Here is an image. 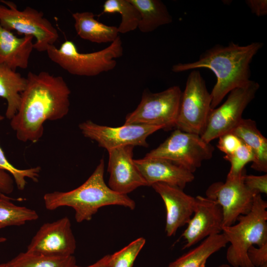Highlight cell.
Segmentation results:
<instances>
[{
	"instance_id": "cell-1",
	"label": "cell",
	"mask_w": 267,
	"mask_h": 267,
	"mask_svg": "<svg viewBox=\"0 0 267 267\" xmlns=\"http://www.w3.org/2000/svg\"><path fill=\"white\" fill-rule=\"evenodd\" d=\"M26 79L19 108L10 124L19 140L35 143L43 136L45 121L68 114L71 90L62 77L46 71L29 72Z\"/></svg>"
},
{
	"instance_id": "cell-2",
	"label": "cell",
	"mask_w": 267,
	"mask_h": 267,
	"mask_svg": "<svg viewBox=\"0 0 267 267\" xmlns=\"http://www.w3.org/2000/svg\"><path fill=\"white\" fill-rule=\"evenodd\" d=\"M263 45L260 42L245 45L232 42L226 45L218 44L206 50L197 60L175 64L172 70L178 73L207 68L213 71L217 78L210 93L211 107L214 109L232 90L244 86L250 80V64Z\"/></svg>"
},
{
	"instance_id": "cell-3",
	"label": "cell",
	"mask_w": 267,
	"mask_h": 267,
	"mask_svg": "<svg viewBox=\"0 0 267 267\" xmlns=\"http://www.w3.org/2000/svg\"><path fill=\"white\" fill-rule=\"evenodd\" d=\"M104 173V162L101 159L92 174L77 188L68 191L45 193L43 197L45 207L50 211L62 207H71L75 211L78 222L91 220L104 206L119 205L134 210V200L128 195L112 190L105 182Z\"/></svg>"
},
{
	"instance_id": "cell-4",
	"label": "cell",
	"mask_w": 267,
	"mask_h": 267,
	"mask_svg": "<svg viewBox=\"0 0 267 267\" xmlns=\"http://www.w3.org/2000/svg\"><path fill=\"white\" fill-rule=\"evenodd\" d=\"M267 203L261 194L255 195L251 210L239 216L237 223L223 226L222 233L230 243L226 258L234 267H255L247 255L253 245L267 243Z\"/></svg>"
},
{
	"instance_id": "cell-5",
	"label": "cell",
	"mask_w": 267,
	"mask_h": 267,
	"mask_svg": "<svg viewBox=\"0 0 267 267\" xmlns=\"http://www.w3.org/2000/svg\"><path fill=\"white\" fill-rule=\"evenodd\" d=\"M48 58L69 73L77 76L92 77L113 70L116 59L123 53L120 36L107 47L89 53L80 52L75 44L65 41L59 48L49 45L46 50Z\"/></svg>"
},
{
	"instance_id": "cell-6",
	"label": "cell",
	"mask_w": 267,
	"mask_h": 267,
	"mask_svg": "<svg viewBox=\"0 0 267 267\" xmlns=\"http://www.w3.org/2000/svg\"><path fill=\"white\" fill-rule=\"evenodd\" d=\"M1 1L4 4H0V25L2 27L35 38L34 49L38 51H46L49 45H54L59 38L58 31L42 12L29 6L21 10L12 1Z\"/></svg>"
},
{
	"instance_id": "cell-7",
	"label": "cell",
	"mask_w": 267,
	"mask_h": 267,
	"mask_svg": "<svg viewBox=\"0 0 267 267\" xmlns=\"http://www.w3.org/2000/svg\"><path fill=\"white\" fill-rule=\"evenodd\" d=\"M214 151L213 146L200 135L177 129L145 157L165 159L194 173L204 161L212 157Z\"/></svg>"
},
{
	"instance_id": "cell-8",
	"label": "cell",
	"mask_w": 267,
	"mask_h": 267,
	"mask_svg": "<svg viewBox=\"0 0 267 267\" xmlns=\"http://www.w3.org/2000/svg\"><path fill=\"white\" fill-rule=\"evenodd\" d=\"M181 93L178 86L155 93L145 90L137 107L126 116L124 124L160 126L165 130L176 127Z\"/></svg>"
},
{
	"instance_id": "cell-9",
	"label": "cell",
	"mask_w": 267,
	"mask_h": 267,
	"mask_svg": "<svg viewBox=\"0 0 267 267\" xmlns=\"http://www.w3.org/2000/svg\"><path fill=\"white\" fill-rule=\"evenodd\" d=\"M211 101V94L200 72L192 70L181 93L176 124L177 129L201 135L212 109Z\"/></svg>"
},
{
	"instance_id": "cell-10",
	"label": "cell",
	"mask_w": 267,
	"mask_h": 267,
	"mask_svg": "<svg viewBox=\"0 0 267 267\" xmlns=\"http://www.w3.org/2000/svg\"><path fill=\"white\" fill-rule=\"evenodd\" d=\"M259 88L258 82L250 80L244 86L232 90L223 104L211 110L201 137L210 143L231 133L243 119V111L255 98Z\"/></svg>"
},
{
	"instance_id": "cell-11",
	"label": "cell",
	"mask_w": 267,
	"mask_h": 267,
	"mask_svg": "<svg viewBox=\"0 0 267 267\" xmlns=\"http://www.w3.org/2000/svg\"><path fill=\"white\" fill-rule=\"evenodd\" d=\"M245 173L244 169L238 175L227 176L224 182H215L206 191V197L216 201L222 209L223 226L234 224L239 216L247 214L252 208L256 194L244 184Z\"/></svg>"
},
{
	"instance_id": "cell-12",
	"label": "cell",
	"mask_w": 267,
	"mask_h": 267,
	"mask_svg": "<svg viewBox=\"0 0 267 267\" xmlns=\"http://www.w3.org/2000/svg\"><path fill=\"white\" fill-rule=\"evenodd\" d=\"M83 135L96 142L108 151L122 146H148L147 137L162 127L140 124H124L112 127L97 124L87 120L79 124Z\"/></svg>"
},
{
	"instance_id": "cell-13",
	"label": "cell",
	"mask_w": 267,
	"mask_h": 267,
	"mask_svg": "<svg viewBox=\"0 0 267 267\" xmlns=\"http://www.w3.org/2000/svg\"><path fill=\"white\" fill-rule=\"evenodd\" d=\"M76 241L70 220L64 217L44 223L33 236L27 248L31 254L49 257L73 256Z\"/></svg>"
},
{
	"instance_id": "cell-14",
	"label": "cell",
	"mask_w": 267,
	"mask_h": 267,
	"mask_svg": "<svg viewBox=\"0 0 267 267\" xmlns=\"http://www.w3.org/2000/svg\"><path fill=\"white\" fill-rule=\"evenodd\" d=\"M195 199L194 216L181 235L185 240L182 249L188 248L208 236L222 232L223 213L221 206L207 197L198 195Z\"/></svg>"
},
{
	"instance_id": "cell-15",
	"label": "cell",
	"mask_w": 267,
	"mask_h": 267,
	"mask_svg": "<svg viewBox=\"0 0 267 267\" xmlns=\"http://www.w3.org/2000/svg\"><path fill=\"white\" fill-rule=\"evenodd\" d=\"M134 146L128 145L108 151V186L118 193L128 195L137 188L147 186L133 159Z\"/></svg>"
},
{
	"instance_id": "cell-16",
	"label": "cell",
	"mask_w": 267,
	"mask_h": 267,
	"mask_svg": "<svg viewBox=\"0 0 267 267\" xmlns=\"http://www.w3.org/2000/svg\"><path fill=\"white\" fill-rule=\"evenodd\" d=\"M151 187L161 196L166 207V233L169 237L175 235L191 219L195 197L187 194L183 189L164 183H156Z\"/></svg>"
},
{
	"instance_id": "cell-17",
	"label": "cell",
	"mask_w": 267,
	"mask_h": 267,
	"mask_svg": "<svg viewBox=\"0 0 267 267\" xmlns=\"http://www.w3.org/2000/svg\"><path fill=\"white\" fill-rule=\"evenodd\" d=\"M134 162L147 186L164 183L183 189L194 179L193 173L165 159L144 157Z\"/></svg>"
},
{
	"instance_id": "cell-18",
	"label": "cell",
	"mask_w": 267,
	"mask_h": 267,
	"mask_svg": "<svg viewBox=\"0 0 267 267\" xmlns=\"http://www.w3.org/2000/svg\"><path fill=\"white\" fill-rule=\"evenodd\" d=\"M33 37H18L0 25V64L16 71L26 69L32 50Z\"/></svg>"
},
{
	"instance_id": "cell-19",
	"label": "cell",
	"mask_w": 267,
	"mask_h": 267,
	"mask_svg": "<svg viewBox=\"0 0 267 267\" xmlns=\"http://www.w3.org/2000/svg\"><path fill=\"white\" fill-rule=\"evenodd\" d=\"M249 146L254 155L251 168L257 171L267 172V139L258 130L256 122L242 119L231 132Z\"/></svg>"
},
{
	"instance_id": "cell-20",
	"label": "cell",
	"mask_w": 267,
	"mask_h": 267,
	"mask_svg": "<svg viewBox=\"0 0 267 267\" xmlns=\"http://www.w3.org/2000/svg\"><path fill=\"white\" fill-rule=\"evenodd\" d=\"M72 17L76 32L84 40L98 44L111 43L119 36L117 27L100 22L92 12H75Z\"/></svg>"
},
{
	"instance_id": "cell-21",
	"label": "cell",
	"mask_w": 267,
	"mask_h": 267,
	"mask_svg": "<svg viewBox=\"0 0 267 267\" xmlns=\"http://www.w3.org/2000/svg\"><path fill=\"white\" fill-rule=\"evenodd\" d=\"M27 84V79L6 66L0 64V97L7 101L6 117L11 120L18 111L21 94Z\"/></svg>"
},
{
	"instance_id": "cell-22",
	"label": "cell",
	"mask_w": 267,
	"mask_h": 267,
	"mask_svg": "<svg viewBox=\"0 0 267 267\" xmlns=\"http://www.w3.org/2000/svg\"><path fill=\"white\" fill-rule=\"evenodd\" d=\"M227 243L222 233L208 236L197 246L170 263L167 267H205L208 258Z\"/></svg>"
},
{
	"instance_id": "cell-23",
	"label": "cell",
	"mask_w": 267,
	"mask_h": 267,
	"mask_svg": "<svg viewBox=\"0 0 267 267\" xmlns=\"http://www.w3.org/2000/svg\"><path fill=\"white\" fill-rule=\"evenodd\" d=\"M138 10L140 19L138 26L142 33L152 32L169 24L173 18L165 4L160 0H130Z\"/></svg>"
},
{
	"instance_id": "cell-24",
	"label": "cell",
	"mask_w": 267,
	"mask_h": 267,
	"mask_svg": "<svg viewBox=\"0 0 267 267\" xmlns=\"http://www.w3.org/2000/svg\"><path fill=\"white\" fill-rule=\"evenodd\" d=\"M39 218L32 209L18 206L5 194L0 193V229L10 226H20Z\"/></svg>"
},
{
	"instance_id": "cell-25",
	"label": "cell",
	"mask_w": 267,
	"mask_h": 267,
	"mask_svg": "<svg viewBox=\"0 0 267 267\" xmlns=\"http://www.w3.org/2000/svg\"><path fill=\"white\" fill-rule=\"evenodd\" d=\"M8 267H77L75 257H49L21 252L6 263Z\"/></svg>"
},
{
	"instance_id": "cell-26",
	"label": "cell",
	"mask_w": 267,
	"mask_h": 267,
	"mask_svg": "<svg viewBox=\"0 0 267 267\" xmlns=\"http://www.w3.org/2000/svg\"><path fill=\"white\" fill-rule=\"evenodd\" d=\"M119 13L121 21L118 28L119 33L125 34L138 28L140 14L130 0H106L103 5V13Z\"/></svg>"
},
{
	"instance_id": "cell-27",
	"label": "cell",
	"mask_w": 267,
	"mask_h": 267,
	"mask_svg": "<svg viewBox=\"0 0 267 267\" xmlns=\"http://www.w3.org/2000/svg\"><path fill=\"white\" fill-rule=\"evenodd\" d=\"M2 120L0 119V121ZM41 170L40 167L27 169L15 168L7 160L0 146V170L6 171L12 176L18 189H24L27 184L26 178H30L34 182H38Z\"/></svg>"
},
{
	"instance_id": "cell-28",
	"label": "cell",
	"mask_w": 267,
	"mask_h": 267,
	"mask_svg": "<svg viewBox=\"0 0 267 267\" xmlns=\"http://www.w3.org/2000/svg\"><path fill=\"white\" fill-rule=\"evenodd\" d=\"M145 243V239L143 237H139L118 251L111 254V267H133Z\"/></svg>"
},
{
	"instance_id": "cell-29",
	"label": "cell",
	"mask_w": 267,
	"mask_h": 267,
	"mask_svg": "<svg viewBox=\"0 0 267 267\" xmlns=\"http://www.w3.org/2000/svg\"><path fill=\"white\" fill-rule=\"evenodd\" d=\"M224 158L230 164L227 176H236L245 169V166L254 161V155L250 147L243 142L235 151L229 155H225Z\"/></svg>"
},
{
	"instance_id": "cell-30",
	"label": "cell",
	"mask_w": 267,
	"mask_h": 267,
	"mask_svg": "<svg viewBox=\"0 0 267 267\" xmlns=\"http://www.w3.org/2000/svg\"><path fill=\"white\" fill-rule=\"evenodd\" d=\"M243 181L246 187L255 194L267 193V175L261 176H243Z\"/></svg>"
},
{
	"instance_id": "cell-31",
	"label": "cell",
	"mask_w": 267,
	"mask_h": 267,
	"mask_svg": "<svg viewBox=\"0 0 267 267\" xmlns=\"http://www.w3.org/2000/svg\"><path fill=\"white\" fill-rule=\"evenodd\" d=\"M217 147L225 155H229L237 149L243 141L232 133L223 134L219 137Z\"/></svg>"
},
{
	"instance_id": "cell-32",
	"label": "cell",
	"mask_w": 267,
	"mask_h": 267,
	"mask_svg": "<svg viewBox=\"0 0 267 267\" xmlns=\"http://www.w3.org/2000/svg\"><path fill=\"white\" fill-rule=\"evenodd\" d=\"M248 257L255 267L267 264V243L258 248L251 246L247 251Z\"/></svg>"
},
{
	"instance_id": "cell-33",
	"label": "cell",
	"mask_w": 267,
	"mask_h": 267,
	"mask_svg": "<svg viewBox=\"0 0 267 267\" xmlns=\"http://www.w3.org/2000/svg\"><path fill=\"white\" fill-rule=\"evenodd\" d=\"M245 2L251 12L256 16H262L267 15V0H247Z\"/></svg>"
},
{
	"instance_id": "cell-34",
	"label": "cell",
	"mask_w": 267,
	"mask_h": 267,
	"mask_svg": "<svg viewBox=\"0 0 267 267\" xmlns=\"http://www.w3.org/2000/svg\"><path fill=\"white\" fill-rule=\"evenodd\" d=\"M13 187V181L9 175L0 170V193L5 195L11 193Z\"/></svg>"
},
{
	"instance_id": "cell-35",
	"label": "cell",
	"mask_w": 267,
	"mask_h": 267,
	"mask_svg": "<svg viewBox=\"0 0 267 267\" xmlns=\"http://www.w3.org/2000/svg\"><path fill=\"white\" fill-rule=\"evenodd\" d=\"M77 267H111L110 265V255H106L94 263L86 267H81L78 266Z\"/></svg>"
},
{
	"instance_id": "cell-36",
	"label": "cell",
	"mask_w": 267,
	"mask_h": 267,
	"mask_svg": "<svg viewBox=\"0 0 267 267\" xmlns=\"http://www.w3.org/2000/svg\"><path fill=\"white\" fill-rule=\"evenodd\" d=\"M217 267H234L230 266L229 264H222L218 266Z\"/></svg>"
},
{
	"instance_id": "cell-37",
	"label": "cell",
	"mask_w": 267,
	"mask_h": 267,
	"mask_svg": "<svg viewBox=\"0 0 267 267\" xmlns=\"http://www.w3.org/2000/svg\"><path fill=\"white\" fill-rule=\"evenodd\" d=\"M0 267H8L6 263L0 264Z\"/></svg>"
},
{
	"instance_id": "cell-38",
	"label": "cell",
	"mask_w": 267,
	"mask_h": 267,
	"mask_svg": "<svg viewBox=\"0 0 267 267\" xmlns=\"http://www.w3.org/2000/svg\"><path fill=\"white\" fill-rule=\"evenodd\" d=\"M6 241V239L4 237H0V243Z\"/></svg>"
},
{
	"instance_id": "cell-39",
	"label": "cell",
	"mask_w": 267,
	"mask_h": 267,
	"mask_svg": "<svg viewBox=\"0 0 267 267\" xmlns=\"http://www.w3.org/2000/svg\"><path fill=\"white\" fill-rule=\"evenodd\" d=\"M260 267H267V264H264L261 266Z\"/></svg>"
},
{
	"instance_id": "cell-40",
	"label": "cell",
	"mask_w": 267,
	"mask_h": 267,
	"mask_svg": "<svg viewBox=\"0 0 267 267\" xmlns=\"http://www.w3.org/2000/svg\"><path fill=\"white\" fill-rule=\"evenodd\" d=\"M3 118H4V117L0 115V119H3Z\"/></svg>"
}]
</instances>
